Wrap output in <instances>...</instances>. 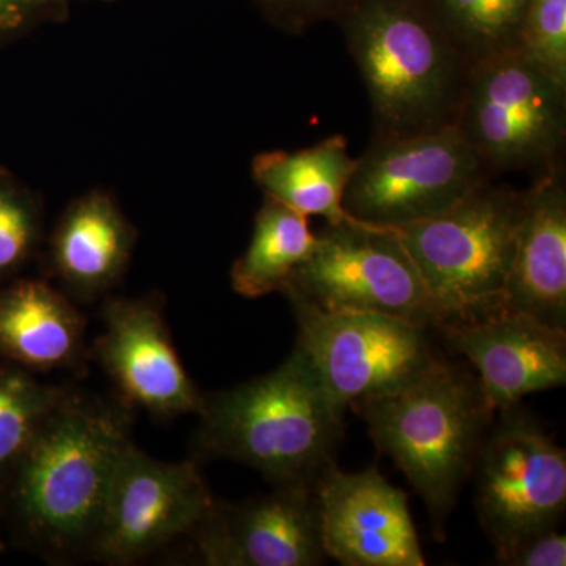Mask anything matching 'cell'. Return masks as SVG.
<instances>
[{
	"label": "cell",
	"mask_w": 566,
	"mask_h": 566,
	"mask_svg": "<svg viewBox=\"0 0 566 566\" xmlns=\"http://www.w3.org/2000/svg\"><path fill=\"white\" fill-rule=\"evenodd\" d=\"M129 442L123 412L66 392L11 472L0 502L46 556L91 554Z\"/></svg>",
	"instance_id": "cell-1"
},
{
	"label": "cell",
	"mask_w": 566,
	"mask_h": 566,
	"mask_svg": "<svg viewBox=\"0 0 566 566\" xmlns=\"http://www.w3.org/2000/svg\"><path fill=\"white\" fill-rule=\"evenodd\" d=\"M345 412L294 348L270 374L203 398L199 449L255 469L273 486L315 488L337 464Z\"/></svg>",
	"instance_id": "cell-2"
},
{
	"label": "cell",
	"mask_w": 566,
	"mask_h": 566,
	"mask_svg": "<svg viewBox=\"0 0 566 566\" xmlns=\"http://www.w3.org/2000/svg\"><path fill=\"white\" fill-rule=\"evenodd\" d=\"M337 20L370 98L375 139L453 125L469 65L423 0H354Z\"/></svg>",
	"instance_id": "cell-3"
},
{
	"label": "cell",
	"mask_w": 566,
	"mask_h": 566,
	"mask_svg": "<svg viewBox=\"0 0 566 566\" xmlns=\"http://www.w3.org/2000/svg\"><path fill=\"white\" fill-rule=\"evenodd\" d=\"M353 411L427 505L436 538H444L458 493L497 417L476 375L446 359L411 385Z\"/></svg>",
	"instance_id": "cell-4"
},
{
	"label": "cell",
	"mask_w": 566,
	"mask_h": 566,
	"mask_svg": "<svg viewBox=\"0 0 566 566\" xmlns=\"http://www.w3.org/2000/svg\"><path fill=\"white\" fill-rule=\"evenodd\" d=\"M521 212L523 191L488 180L441 214L394 229L422 275L438 327L505 311Z\"/></svg>",
	"instance_id": "cell-5"
},
{
	"label": "cell",
	"mask_w": 566,
	"mask_h": 566,
	"mask_svg": "<svg viewBox=\"0 0 566 566\" xmlns=\"http://www.w3.org/2000/svg\"><path fill=\"white\" fill-rule=\"evenodd\" d=\"M453 125L491 178L565 166L566 88L521 52L469 69Z\"/></svg>",
	"instance_id": "cell-6"
},
{
	"label": "cell",
	"mask_w": 566,
	"mask_h": 566,
	"mask_svg": "<svg viewBox=\"0 0 566 566\" xmlns=\"http://www.w3.org/2000/svg\"><path fill=\"white\" fill-rule=\"evenodd\" d=\"M289 301L297 324L296 348L345 411L411 385L446 360L430 327L368 312H324L297 297Z\"/></svg>",
	"instance_id": "cell-7"
},
{
	"label": "cell",
	"mask_w": 566,
	"mask_h": 566,
	"mask_svg": "<svg viewBox=\"0 0 566 566\" xmlns=\"http://www.w3.org/2000/svg\"><path fill=\"white\" fill-rule=\"evenodd\" d=\"M283 294L324 312H368L408 319L436 331L439 318L422 275L389 227L349 218L326 223L314 252Z\"/></svg>",
	"instance_id": "cell-8"
},
{
	"label": "cell",
	"mask_w": 566,
	"mask_h": 566,
	"mask_svg": "<svg viewBox=\"0 0 566 566\" xmlns=\"http://www.w3.org/2000/svg\"><path fill=\"white\" fill-rule=\"evenodd\" d=\"M493 180L455 125L371 140L344 196L354 221L397 227L441 214Z\"/></svg>",
	"instance_id": "cell-9"
},
{
	"label": "cell",
	"mask_w": 566,
	"mask_h": 566,
	"mask_svg": "<svg viewBox=\"0 0 566 566\" xmlns=\"http://www.w3.org/2000/svg\"><path fill=\"white\" fill-rule=\"evenodd\" d=\"M476 457L475 506L497 547L557 528L566 509V453L534 417L497 412Z\"/></svg>",
	"instance_id": "cell-10"
},
{
	"label": "cell",
	"mask_w": 566,
	"mask_h": 566,
	"mask_svg": "<svg viewBox=\"0 0 566 566\" xmlns=\"http://www.w3.org/2000/svg\"><path fill=\"white\" fill-rule=\"evenodd\" d=\"M193 461L164 463L137 449L123 450L91 556L129 565L177 536L193 534L214 509Z\"/></svg>",
	"instance_id": "cell-11"
},
{
	"label": "cell",
	"mask_w": 566,
	"mask_h": 566,
	"mask_svg": "<svg viewBox=\"0 0 566 566\" xmlns=\"http://www.w3.org/2000/svg\"><path fill=\"white\" fill-rule=\"evenodd\" d=\"M192 535L210 566H315L327 558L311 486H274L238 504L216 501Z\"/></svg>",
	"instance_id": "cell-12"
},
{
	"label": "cell",
	"mask_w": 566,
	"mask_h": 566,
	"mask_svg": "<svg viewBox=\"0 0 566 566\" xmlns=\"http://www.w3.org/2000/svg\"><path fill=\"white\" fill-rule=\"evenodd\" d=\"M327 558L345 566H423L408 495L378 469L331 468L315 485Z\"/></svg>",
	"instance_id": "cell-13"
},
{
	"label": "cell",
	"mask_w": 566,
	"mask_h": 566,
	"mask_svg": "<svg viewBox=\"0 0 566 566\" xmlns=\"http://www.w3.org/2000/svg\"><path fill=\"white\" fill-rule=\"evenodd\" d=\"M436 334L476 370L495 415L521 403L527 395L566 382V331L520 312L461 324H446Z\"/></svg>",
	"instance_id": "cell-14"
},
{
	"label": "cell",
	"mask_w": 566,
	"mask_h": 566,
	"mask_svg": "<svg viewBox=\"0 0 566 566\" xmlns=\"http://www.w3.org/2000/svg\"><path fill=\"white\" fill-rule=\"evenodd\" d=\"M103 319L96 354L126 400L164 417L199 415L205 395L186 374L155 301L109 300Z\"/></svg>",
	"instance_id": "cell-15"
},
{
	"label": "cell",
	"mask_w": 566,
	"mask_h": 566,
	"mask_svg": "<svg viewBox=\"0 0 566 566\" xmlns=\"http://www.w3.org/2000/svg\"><path fill=\"white\" fill-rule=\"evenodd\" d=\"M565 166L535 177L523 191L506 311L566 331Z\"/></svg>",
	"instance_id": "cell-16"
},
{
	"label": "cell",
	"mask_w": 566,
	"mask_h": 566,
	"mask_svg": "<svg viewBox=\"0 0 566 566\" xmlns=\"http://www.w3.org/2000/svg\"><path fill=\"white\" fill-rule=\"evenodd\" d=\"M136 241V229L115 197L91 189L66 207L51 234L52 274L76 300H96L120 282Z\"/></svg>",
	"instance_id": "cell-17"
},
{
	"label": "cell",
	"mask_w": 566,
	"mask_h": 566,
	"mask_svg": "<svg viewBox=\"0 0 566 566\" xmlns=\"http://www.w3.org/2000/svg\"><path fill=\"white\" fill-rule=\"evenodd\" d=\"M85 322L69 297L21 279L0 292V356L20 367L54 370L81 360Z\"/></svg>",
	"instance_id": "cell-18"
},
{
	"label": "cell",
	"mask_w": 566,
	"mask_h": 566,
	"mask_svg": "<svg viewBox=\"0 0 566 566\" xmlns=\"http://www.w3.org/2000/svg\"><path fill=\"white\" fill-rule=\"evenodd\" d=\"M357 166L342 134L303 150L259 153L252 159V177L264 197L292 210L322 216L327 223L349 219L344 210L346 186Z\"/></svg>",
	"instance_id": "cell-19"
},
{
	"label": "cell",
	"mask_w": 566,
	"mask_h": 566,
	"mask_svg": "<svg viewBox=\"0 0 566 566\" xmlns=\"http://www.w3.org/2000/svg\"><path fill=\"white\" fill-rule=\"evenodd\" d=\"M315 245L316 234L304 214L264 197L253 222L251 243L230 273L234 292L249 300L282 293Z\"/></svg>",
	"instance_id": "cell-20"
},
{
	"label": "cell",
	"mask_w": 566,
	"mask_h": 566,
	"mask_svg": "<svg viewBox=\"0 0 566 566\" xmlns=\"http://www.w3.org/2000/svg\"><path fill=\"white\" fill-rule=\"evenodd\" d=\"M469 69L520 52L531 0H423Z\"/></svg>",
	"instance_id": "cell-21"
},
{
	"label": "cell",
	"mask_w": 566,
	"mask_h": 566,
	"mask_svg": "<svg viewBox=\"0 0 566 566\" xmlns=\"http://www.w3.org/2000/svg\"><path fill=\"white\" fill-rule=\"evenodd\" d=\"M66 390L43 385L21 367L0 364V493Z\"/></svg>",
	"instance_id": "cell-22"
},
{
	"label": "cell",
	"mask_w": 566,
	"mask_h": 566,
	"mask_svg": "<svg viewBox=\"0 0 566 566\" xmlns=\"http://www.w3.org/2000/svg\"><path fill=\"white\" fill-rule=\"evenodd\" d=\"M40 197L9 170L0 169V283L25 266L43 238Z\"/></svg>",
	"instance_id": "cell-23"
},
{
	"label": "cell",
	"mask_w": 566,
	"mask_h": 566,
	"mask_svg": "<svg viewBox=\"0 0 566 566\" xmlns=\"http://www.w3.org/2000/svg\"><path fill=\"white\" fill-rule=\"evenodd\" d=\"M520 52L535 69L566 88V0H531Z\"/></svg>",
	"instance_id": "cell-24"
},
{
	"label": "cell",
	"mask_w": 566,
	"mask_h": 566,
	"mask_svg": "<svg viewBox=\"0 0 566 566\" xmlns=\"http://www.w3.org/2000/svg\"><path fill=\"white\" fill-rule=\"evenodd\" d=\"M253 2L275 28L300 35L316 22L327 18L337 20L354 0H253Z\"/></svg>",
	"instance_id": "cell-25"
},
{
	"label": "cell",
	"mask_w": 566,
	"mask_h": 566,
	"mask_svg": "<svg viewBox=\"0 0 566 566\" xmlns=\"http://www.w3.org/2000/svg\"><path fill=\"white\" fill-rule=\"evenodd\" d=\"M495 560L509 566H565L566 536L557 528L535 532L495 549Z\"/></svg>",
	"instance_id": "cell-26"
},
{
	"label": "cell",
	"mask_w": 566,
	"mask_h": 566,
	"mask_svg": "<svg viewBox=\"0 0 566 566\" xmlns=\"http://www.w3.org/2000/svg\"><path fill=\"white\" fill-rule=\"evenodd\" d=\"M43 10L40 0H0V43L25 31Z\"/></svg>",
	"instance_id": "cell-27"
},
{
	"label": "cell",
	"mask_w": 566,
	"mask_h": 566,
	"mask_svg": "<svg viewBox=\"0 0 566 566\" xmlns=\"http://www.w3.org/2000/svg\"><path fill=\"white\" fill-rule=\"evenodd\" d=\"M40 2L44 9H50V7L65 6V3L73 2V0H40Z\"/></svg>",
	"instance_id": "cell-28"
},
{
	"label": "cell",
	"mask_w": 566,
	"mask_h": 566,
	"mask_svg": "<svg viewBox=\"0 0 566 566\" xmlns=\"http://www.w3.org/2000/svg\"><path fill=\"white\" fill-rule=\"evenodd\" d=\"M2 551H3V543L0 542V553H2Z\"/></svg>",
	"instance_id": "cell-29"
}]
</instances>
